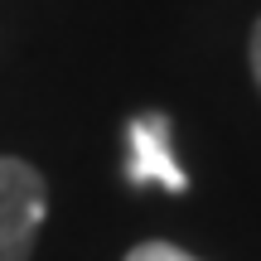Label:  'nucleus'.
<instances>
[{"instance_id": "nucleus-1", "label": "nucleus", "mask_w": 261, "mask_h": 261, "mask_svg": "<svg viewBox=\"0 0 261 261\" xmlns=\"http://www.w3.org/2000/svg\"><path fill=\"white\" fill-rule=\"evenodd\" d=\"M44 213H48V194L39 169L0 155V261H29Z\"/></svg>"}, {"instance_id": "nucleus-3", "label": "nucleus", "mask_w": 261, "mask_h": 261, "mask_svg": "<svg viewBox=\"0 0 261 261\" xmlns=\"http://www.w3.org/2000/svg\"><path fill=\"white\" fill-rule=\"evenodd\" d=\"M126 261H198V256H189V252H179L174 242H140L136 252H130Z\"/></svg>"}, {"instance_id": "nucleus-4", "label": "nucleus", "mask_w": 261, "mask_h": 261, "mask_svg": "<svg viewBox=\"0 0 261 261\" xmlns=\"http://www.w3.org/2000/svg\"><path fill=\"white\" fill-rule=\"evenodd\" d=\"M252 73H256V87H261V19L252 29Z\"/></svg>"}, {"instance_id": "nucleus-2", "label": "nucleus", "mask_w": 261, "mask_h": 261, "mask_svg": "<svg viewBox=\"0 0 261 261\" xmlns=\"http://www.w3.org/2000/svg\"><path fill=\"white\" fill-rule=\"evenodd\" d=\"M130 155H126V179L130 184H160L169 194H184L189 174L179 169L174 145H169V116L165 112H140L126 126Z\"/></svg>"}]
</instances>
